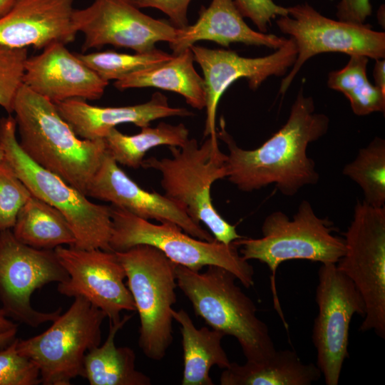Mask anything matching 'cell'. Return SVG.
<instances>
[{"mask_svg":"<svg viewBox=\"0 0 385 385\" xmlns=\"http://www.w3.org/2000/svg\"><path fill=\"white\" fill-rule=\"evenodd\" d=\"M138 9L153 8L161 11L177 28L188 24V11L192 0H126Z\"/></svg>","mask_w":385,"mask_h":385,"instance_id":"cell-35","label":"cell"},{"mask_svg":"<svg viewBox=\"0 0 385 385\" xmlns=\"http://www.w3.org/2000/svg\"><path fill=\"white\" fill-rule=\"evenodd\" d=\"M19 338L0 348V385H38L40 371L30 359L17 350Z\"/></svg>","mask_w":385,"mask_h":385,"instance_id":"cell-33","label":"cell"},{"mask_svg":"<svg viewBox=\"0 0 385 385\" xmlns=\"http://www.w3.org/2000/svg\"><path fill=\"white\" fill-rule=\"evenodd\" d=\"M346 66L328 75L329 88L342 93L349 101L353 113L359 116L385 111V92L372 84L367 76L369 58L351 55Z\"/></svg>","mask_w":385,"mask_h":385,"instance_id":"cell-28","label":"cell"},{"mask_svg":"<svg viewBox=\"0 0 385 385\" xmlns=\"http://www.w3.org/2000/svg\"><path fill=\"white\" fill-rule=\"evenodd\" d=\"M17 0H0V19L14 7Z\"/></svg>","mask_w":385,"mask_h":385,"instance_id":"cell-40","label":"cell"},{"mask_svg":"<svg viewBox=\"0 0 385 385\" xmlns=\"http://www.w3.org/2000/svg\"><path fill=\"white\" fill-rule=\"evenodd\" d=\"M110 205L111 251L122 252L138 245H148L160 250L174 263L190 270L200 271L205 266H219L232 272L245 287L254 285L253 267L240 255L233 242L225 245L215 239L200 240L172 222L152 223Z\"/></svg>","mask_w":385,"mask_h":385,"instance_id":"cell-8","label":"cell"},{"mask_svg":"<svg viewBox=\"0 0 385 385\" xmlns=\"http://www.w3.org/2000/svg\"><path fill=\"white\" fill-rule=\"evenodd\" d=\"M345 251L337 267L360 293L365 314L361 332L385 339V207L358 201L344 233Z\"/></svg>","mask_w":385,"mask_h":385,"instance_id":"cell-10","label":"cell"},{"mask_svg":"<svg viewBox=\"0 0 385 385\" xmlns=\"http://www.w3.org/2000/svg\"><path fill=\"white\" fill-rule=\"evenodd\" d=\"M322 373L317 364L303 363L292 350H279L261 363L231 362L220 376L221 385H310Z\"/></svg>","mask_w":385,"mask_h":385,"instance_id":"cell-24","label":"cell"},{"mask_svg":"<svg viewBox=\"0 0 385 385\" xmlns=\"http://www.w3.org/2000/svg\"><path fill=\"white\" fill-rule=\"evenodd\" d=\"M261 229L262 237H242L233 243L240 248V254L245 260H259L272 272L274 307L285 323L275 288L279 265L292 260L337 264L344 254V240L333 234V223L317 216L306 200L301 202L292 220L283 212L274 211L265 217Z\"/></svg>","mask_w":385,"mask_h":385,"instance_id":"cell-5","label":"cell"},{"mask_svg":"<svg viewBox=\"0 0 385 385\" xmlns=\"http://www.w3.org/2000/svg\"><path fill=\"white\" fill-rule=\"evenodd\" d=\"M178 287L196 316L213 329L234 337L247 361L261 363L276 351L268 326L257 316L254 302L238 287L227 270L207 266L204 272L175 266Z\"/></svg>","mask_w":385,"mask_h":385,"instance_id":"cell-3","label":"cell"},{"mask_svg":"<svg viewBox=\"0 0 385 385\" xmlns=\"http://www.w3.org/2000/svg\"><path fill=\"white\" fill-rule=\"evenodd\" d=\"M140 318L138 345L145 356L160 361L173 342V305L177 302L176 264L160 250L138 245L114 252Z\"/></svg>","mask_w":385,"mask_h":385,"instance_id":"cell-7","label":"cell"},{"mask_svg":"<svg viewBox=\"0 0 385 385\" xmlns=\"http://www.w3.org/2000/svg\"><path fill=\"white\" fill-rule=\"evenodd\" d=\"M287 11L276 24L294 40L297 57L282 80L279 93L282 95L305 62L317 54L339 52L374 60L385 57V33L374 31L369 24L329 19L307 3L287 7Z\"/></svg>","mask_w":385,"mask_h":385,"instance_id":"cell-11","label":"cell"},{"mask_svg":"<svg viewBox=\"0 0 385 385\" xmlns=\"http://www.w3.org/2000/svg\"><path fill=\"white\" fill-rule=\"evenodd\" d=\"M106 314L81 297L43 332L18 339L19 353L33 361L44 385H70L84 377L88 351L101 342V326Z\"/></svg>","mask_w":385,"mask_h":385,"instance_id":"cell-9","label":"cell"},{"mask_svg":"<svg viewBox=\"0 0 385 385\" xmlns=\"http://www.w3.org/2000/svg\"><path fill=\"white\" fill-rule=\"evenodd\" d=\"M54 250L68 275L66 280L58 283L61 294L84 298L102 310L111 322L120 321L123 311H135L124 283V268L114 252L73 246H59Z\"/></svg>","mask_w":385,"mask_h":385,"instance_id":"cell-15","label":"cell"},{"mask_svg":"<svg viewBox=\"0 0 385 385\" xmlns=\"http://www.w3.org/2000/svg\"><path fill=\"white\" fill-rule=\"evenodd\" d=\"M73 1L17 0L0 19V44L43 49L73 41L78 33L73 23Z\"/></svg>","mask_w":385,"mask_h":385,"instance_id":"cell-19","label":"cell"},{"mask_svg":"<svg viewBox=\"0 0 385 385\" xmlns=\"http://www.w3.org/2000/svg\"><path fill=\"white\" fill-rule=\"evenodd\" d=\"M242 16L250 19L259 31L267 33L272 19L287 15V7L277 4L273 0H234Z\"/></svg>","mask_w":385,"mask_h":385,"instance_id":"cell-34","label":"cell"},{"mask_svg":"<svg viewBox=\"0 0 385 385\" xmlns=\"http://www.w3.org/2000/svg\"><path fill=\"white\" fill-rule=\"evenodd\" d=\"M6 160V154L5 151L0 144V165Z\"/></svg>","mask_w":385,"mask_h":385,"instance_id":"cell-41","label":"cell"},{"mask_svg":"<svg viewBox=\"0 0 385 385\" xmlns=\"http://www.w3.org/2000/svg\"><path fill=\"white\" fill-rule=\"evenodd\" d=\"M86 195L110 202L145 220L172 222L197 239L215 240L211 233L191 219L179 204L164 194L147 191L139 186L107 152Z\"/></svg>","mask_w":385,"mask_h":385,"instance_id":"cell-17","label":"cell"},{"mask_svg":"<svg viewBox=\"0 0 385 385\" xmlns=\"http://www.w3.org/2000/svg\"><path fill=\"white\" fill-rule=\"evenodd\" d=\"M73 23L76 31L84 35L83 51L111 45L144 53L155 48L159 41L173 43L178 30L126 0H94L86 8L74 9Z\"/></svg>","mask_w":385,"mask_h":385,"instance_id":"cell-14","label":"cell"},{"mask_svg":"<svg viewBox=\"0 0 385 385\" xmlns=\"http://www.w3.org/2000/svg\"><path fill=\"white\" fill-rule=\"evenodd\" d=\"M374 85L385 92V60L380 58L375 60L373 70Z\"/></svg>","mask_w":385,"mask_h":385,"instance_id":"cell-37","label":"cell"},{"mask_svg":"<svg viewBox=\"0 0 385 385\" xmlns=\"http://www.w3.org/2000/svg\"><path fill=\"white\" fill-rule=\"evenodd\" d=\"M329 126V117L316 112L313 98L304 96L303 88L284 125L255 149L240 148L221 118L217 135L228 149L226 178L243 192L274 184L282 195L293 196L302 188L318 183L319 175L307 148L323 137Z\"/></svg>","mask_w":385,"mask_h":385,"instance_id":"cell-1","label":"cell"},{"mask_svg":"<svg viewBox=\"0 0 385 385\" xmlns=\"http://www.w3.org/2000/svg\"><path fill=\"white\" fill-rule=\"evenodd\" d=\"M190 48L204 75L206 92L205 138H217L216 114L218 103L231 84L240 78H246L250 88L257 90L269 77L287 73L297 57L296 46L291 37L272 53L257 58L242 57L233 51L212 49L195 44Z\"/></svg>","mask_w":385,"mask_h":385,"instance_id":"cell-16","label":"cell"},{"mask_svg":"<svg viewBox=\"0 0 385 385\" xmlns=\"http://www.w3.org/2000/svg\"><path fill=\"white\" fill-rule=\"evenodd\" d=\"M13 113L18 141L26 155L86 195L107 152L104 140L78 137L53 102L24 83L14 99Z\"/></svg>","mask_w":385,"mask_h":385,"instance_id":"cell-2","label":"cell"},{"mask_svg":"<svg viewBox=\"0 0 385 385\" xmlns=\"http://www.w3.org/2000/svg\"><path fill=\"white\" fill-rule=\"evenodd\" d=\"M202 40L225 47L241 43L276 50L284 45L288 38L251 29L234 0H212L207 7H201L194 24L178 28L175 39L169 46L172 54H177Z\"/></svg>","mask_w":385,"mask_h":385,"instance_id":"cell-21","label":"cell"},{"mask_svg":"<svg viewBox=\"0 0 385 385\" xmlns=\"http://www.w3.org/2000/svg\"><path fill=\"white\" fill-rule=\"evenodd\" d=\"M31 193L5 160L0 165V231L11 230Z\"/></svg>","mask_w":385,"mask_h":385,"instance_id":"cell-32","label":"cell"},{"mask_svg":"<svg viewBox=\"0 0 385 385\" xmlns=\"http://www.w3.org/2000/svg\"><path fill=\"white\" fill-rule=\"evenodd\" d=\"M17 330L14 329L0 334V348L6 346L16 338Z\"/></svg>","mask_w":385,"mask_h":385,"instance_id":"cell-39","label":"cell"},{"mask_svg":"<svg viewBox=\"0 0 385 385\" xmlns=\"http://www.w3.org/2000/svg\"><path fill=\"white\" fill-rule=\"evenodd\" d=\"M26 48H11L0 44V106L13 113L16 96L23 84Z\"/></svg>","mask_w":385,"mask_h":385,"instance_id":"cell-31","label":"cell"},{"mask_svg":"<svg viewBox=\"0 0 385 385\" xmlns=\"http://www.w3.org/2000/svg\"><path fill=\"white\" fill-rule=\"evenodd\" d=\"M68 277L54 250L36 249L19 242L11 230L0 231V308L12 320L31 327L53 322L61 307L49 312L31 305L33 293Z\"/></svg>","mask_w":385,"mask_h":385,"instance_id":"cell-12","label":"cell"},{"mask_svg":"<svg viewBox=\"0 0 385 385\" xmlns=\"http://www.w3.org/2000/svg\"><path fill=\"white\" fill-rule=\"evenodd\" d=\"M315 299L318 314L312 338L317 366L327 385H337L349 356L350 322L356 314L364 316V302L351 280L334 263L320 266Z\"/></svg>","mask_w":385,"mask_h":385,"instance_id":"cell-13","label":"cell"},{"mask_svg":"<svg viewBox=\"0 0 385 385\" xmlns=\"http://www.w3.org/2000/svg\"><path fill=\"white\" fill-rule=\"evenodd\" d=\"M132 318L125 314L111 322L107 339L88 351L84 360V377L91 385H150V378L135 368L136 356L128 346L117 347V333Z\"/></svg>","mask_w":385,"mask_h":385,"instance_id":"cell-25","label":"cell"},{"mask_svg":"<svg viewBox=\"0 0 385 385\" xmlns=\"http://www.w3.org/2000/svg\"><path fill=\"white\" fill-rule=\"evenodd\" d=\"M76 54L82 61L107 82L111 80L115 81L134 72L158 65L173 56V54L156 48L147 52H135L133 54L114 51Z\"/></svg>","mask_w":385,"mask_h":385,"instance_id":"cell-30","label":"cell"},{"mask_svg":"<svg viewBox=\"0 0 385 385\" xmlns=\"http://www.w3.org/2000/svg\"><path fill=\"white\" fill-rule=\"evenodd\" d=\"M342 173L361 188L364 202L385 207L384 139L375 137L361 148L354 160L344 165Z\"/></svg>","mask_w":385,"mask_h":385,"instance_id":"cell-29","label":"cell"},{"mask_svg":"<svg viewBox=\"0 0 385 385\" xmlns=\"http://www.w3.org/2000/svg\"><path fill=\"white\" fill-rule=\"evenodd\" d=\"M372 14L371 0H339L336 16L339 20L362 24Z\"/></svg>","mask_w":385,"mask_h":385,"instance_id":"cell-36","label":"cell"},{"mask_svg":"<svg viewBox=\"0 0 385 385\" xmlns=\"http://www.w3.org/2000/svg\"><path fill=\"white\" fill-rule=\"evenodd\" d=\"M217 138L208 136L201 145L189 138L181 147L168 146L170 157L144 159L141 167L158 171L164 195L179 204L195 222H202L216 240L230 245L242 236L212 201V184L227 177V154L219 148Z\"/></svg>","mask_w":385,"mask_h":385,"instance_id":"cell-4","label":"cell"},{"mask_svg":"<svg viewBox=\"0 0 385 385\" xmlns=\"http://www.w3.org/2000/svg\"><path fill=\"white\" fill-rule=\"evenodd\" d=\"M194 61L188 48L163 63L115 81L113 85L120 91L153 87L173 91L183 96L191 107L202 110L206 106L205 81L195 70Z\"/></svg>","mask_w":385,"mask_h":385,"instance_id":"cell-22","label":"cell"},{"mask_svg":"<svg viewBox=\"0 0 385 385\" xmlns=\"http://www.w3.org/2000/svg\"><path fill=\"white\" fill-rule=\"evenodd\" d=\"M16 132V123L12 115L0 119V144L6 160L32 195L64 215L76 238L73 247L111 251V205L91 202L62 178L32 161L21 149Z\"/></svg>","mask_w":385,"mask_h":385,"instance_id":"cell-6","label":"cell"},{"mask_svg":"<svg viewBox=\"0 0 385 385\" xmlns=\"http://www.w3.org/2000/svg\"><path fill=\"white\" fill-rule=\"evenodd\" d=\"M171 314L180 325L183 349V374L182 385H213L210 376L212 366L220 369L229 367L231 362L222 346L225 333L194 325L189 314L184 310L175 311Z\"/></svg>","mask_w":385,"mask_h":385,"instance_id":"cell-23","label":"cell"},{"mask_svg":"<svg viewBox=\"0 0 385 385\" xmlns=\"http://www.w3.org/2000/svg\"><path fill=\"white\" fill-rule=\"evenodd\" d=\"M11 231L19 242L36 249L55 250L76 242L64 215L32 195L19 210Z\"/></svg>","mask_w":385,"mask_h":385,"instance_id":"cell-26","label":"cell"},{"mask_svg":"<svg viewBox=\"0 0 385 385\" xmlns=\"http://www.w3.org/2000/svg\"><path fill=\"white\" fill-rule=\"evenodd\" d=\"M108 83L62 43L46 46L25 62L23 83L53 103L74 98L98 100Z\"/></svg>","mask_w":385,"mask_h":385,"instance_id":"cell-18","label":"cell"},{"mask_svg":"<svg viewBox=\"0 0 385 385\" xmlns=\"http://www.w3.org/2000/svg\"><path fill=\"white\" fill-rule=\"evenodd\" d=\"M14 329H18V324L9 319L0 309V334Z\"/></svg>","mask_w":385,"mask_h":385,"instance_id":"cell-38","label":"cell"},{"mask_svg":"<svg viewBox=\"0 0 385 385\" xmlns=\"http://www.w3.org/2000/svg\"><path fill=\"white\" fill-rule=\"evenodd\" d=\"M189 139V130L183 123L160 122L155 127L145 126L134 135H126L116 128L104 138L107 153L118 164L139 168L145 154L160 145L181 147Z\"/></svg>","mask_w":385,"mask_h":385,"instance_id":"cell-27","label":"cell"},{"mask_svg":"<svg viewBox=\"0 0 385 385\" xmlns=\"http://www.w3.org/2000/svg\"><path fill=\"white\" fill-rule=\"evenodd\" d=\"M54 104L77 136L86 140L104 139L111 129L120 124L133 123L143 128L158 119L193 115L185 108L171 107L167 97L160 92L154 93L145 103L127 106L99 107L78 98Z\"/></svg>","mask_w":385,"mask_h":385,"instance_id":"cell-20","label":"cell"}]
</instances>
